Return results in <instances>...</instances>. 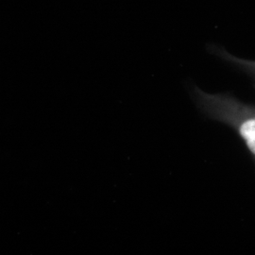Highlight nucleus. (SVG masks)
I'll return each mask as SVG.
<instances>
[{"instance_id": "1", "label": "nucleus", "mask_w": 255, "mask_h": 255, "mask_svg": "<svg viewBox=\"0 0 255 255\" xmlns=\"http://www.w3.org/2000/svg\"><path fill=\"white\" fill-rule=\"evenodd\" d=\"M240 134L246 140L249 148L255 155V119L243 123L240 128Z\"/></svg>"}]
</instances>
